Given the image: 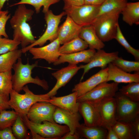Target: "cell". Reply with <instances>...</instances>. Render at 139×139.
Masks as SVG:
<instances>
[{
  "mask_svg": "<svg viewBox=\"0 0 139 139\" xmlns=\"http://www.w3.org/2000/svg\"><path fill=\"white\" fill-rule=\"evenodd\" d=\"M18 5L10 22L13 30V39L20 42L23 48L36 40L28 23L32 19L34 11L27 8L24 4Z\"/></svg>",
  "mask_w": 139,
  "mask_h": 139,
  "instance_id": "6da1fadb",
  "label": "cell"
},
{
  "mask_svg": "<svg viewBox=\"0 0 139 139\" xmlns=\"http://www.w3.org/2000/svg\"><path fill=\"white\" fill-rule=\"evenodd\" d=\"M38 64L37 61L30 64L28 60L27 64H24L21 57L18 59L13 68L14 73L12 75V80L14 90L20 93L23 90L25 85L30 83L40 86L45 90H48L49 86L45 80L41 79L38 76L35 78L32 77V71L34 68L38 66Z\"/></svg>",
  "mask_w": 139,
  "mask_h": 139,
  "instance_id": "7a4b0ae2",
  "label": "cell"
},
{
  "mask_svg": "<svg viewBox=\"0 0 139 139\" xmlns=\"http://www.w3.org/2000/svg\"><path fill=\"white\" fill-rule=\"evenodd\" d=\"M25 93L21 94L13 89L10 93L8 104L21 118L27 116L31 107L35 103L41 101L47 102L50 98L47 93L36 94L29 89L27 85L23 88Z\"/></svg>",
  "mask_w": 139,
  "mask_h": 139,
  "instance_id": "3957f363",
  "label": "cell"
},
{
  "mask_svg": "<svg viewBox=\"0 0 139 139\" xmlns=\"http://www.w3.org/2000/svg\"><path fill=\"white\" fill-rule=\"evenodd\" d=\"M120 12H110L98 15L92 25L103 42L115 39Z\"/></svg>",
  "mask_w": 139,
  "mask_h": 139,
  "instance_id": "277c9868",
  "label": "cell"
},
{
  "mask_svg": "<svg viewBox=\"0 0 139 139\" xmlns=\"http://www.w3.org/2000/svg\"><path fill=\"white\" fill-rule=\"evenodd\" d=\"M21 118L31 132H34L45 139H60L70 132L69 128L66 125L47 121L43 122L42 124L36 123L29 120L27 116Z\"/></svg>",
  "mask_w": 139,
  "mask_h": 139,
  "instance_id": "5b68a950",
  "label": "cell"
},
{
  "mask_svg": "<svg viewBox=\"0 0 139 139\" xmlns=\"http://www.w3.org/2000/svg\"><path fill=\"white\" fill-rule=\"evenodd\" d=\"M100 6L85 4L79 6L64 4L63 9L66 15L82 27L92 24L98 15Z\"/></svg>",
  "mask_w": 139,
  "mask_h": 139,
  "instance_id": "8992f818",
  "label": "cell"
},
{
  "mask_svg": "<svg viewBox=\"0 0 139 139\" xmlns=\"http://www.w3.org/2000/svg\"><path fill=\"white\" fill-rule=\"evenodd\" d=\"M45 14L44 19L47 24L45 31L43 34L34 42L21 49L22 53L28 51L32 47L39 46L41 47L48 41L51 42L58 37V30L61 19L66 12H63L60 14L55 15L51 10H49Z\"/></svg>",
  "mask_w": 139,
  "mask_h": 139,
  "instance_id": "52a82bcc",
  "label": "cell"
},
{
  "mask_svg": "<svg viewBox=\"0 0 139 139\" xmlns=\"http://www.w3.org/2000/svg\"><path fill=\"white\" fill-rule=\"evenodd\" d=\"M114 97L117 104V120L130 122L139 115V102L132 101L120 92H117Z\"/></svg>",
  "mask_w": 139,
  "mask_h": 139,
  "instance_id": "ba28073f",
  "label": "cell"
},
{
  "mask_svg": "<svg viewBox=\"0 0 139 139\" xmlns=\"http://www.w3.org/2000/svg\"><path fill=\"white\" fill-rule=\"evenodd\" d=\"M91 101L97 108L101 117L102 127L107 129L117 120V104L114 97H107Z\"/></svg>",
  "mask_w": 139,
  "mask_h": 139,
  "instance_id": "9c48e42d",
  "label": "cell"
},
{
  "mask_svg": "<svg viewBox=\"0 0 139 139\" xmlns=\"http://www.w3.org/2000/svg\"><path fill=\"white\" fill-rule=\"evenodd\" d=\"M56 108L47 102H37L31 107L27 116L29 120L36 123L41 124L45 121L55 123L53 115Z\"/></svg>",
  "mask_w": 139,
  "mask_h": 139,
  "instance_id": "30bf717a",
  "label": "cell"
},
{
  "mask_svg": "<svg viewBox=\"0 0 139 139\" xmlns=\"http://www.w3.org/2000/svg\"><path fill=\"white\" fill-rule=\"evenodd\" d=\"M119 83L115 82H102L91 91L77 98V101H97L102 99L114 97L118 90Z\"/></svg>",
  "mask_w": 139,
  "mask_h": 139,
  "instance_id": "8fae6325",
  "label": "cell"
},
{
  "mask_svg": "<svg viewBox=\"0 0 139 139\" xmlns=\"http://www.w3.org/2000/svg\"><path fill=\"white\" fill-rule=\"evenodd\" d=\"M60 45L57 38L46 45L39 47H33L28 51L32 55L33 59H43L49 64H53L61 55L59 52Z\"/></svg>",
  "mask_w": 139,
  "mask_h": 139,
  "instance_id": "7c38bea8",
  "label": "cell"
},
{
  "mask_svg": "<svg viewBox=\"0 0 139 139\" xmlns=\"http://www.w3.org/2000/svg\"><path fill=\"white\" fill-rule=\"evenodd\" d=\"M118 51L107 53L102 49L97 50L88 63L80 66L81 68L84 70L81 80L83 79L85 74L92 68L99 67L103 69L106 68L109 63L118 57Z\"/></svg>",
  "mask_w": 139,
  "mask_h": 139,
  "instance_id": "4fadbf2b",
  "label": "cell"
},
{
  "mask_svg": "<svg viewBox=\"0 0 139 139\" xmlns=\"http://www.w3.org/2000/svg\"><path fill=\"white\" fill-rule=\"evenodd\" d=\"M79 102V112L83 117L84 124L88 126L102 127V121L97 108L90 101Z\"/></svg>",
  "mask_w": 139,
  "mask_h": 139,
  "instance_id": "5bb4252c",
  "label": "cell"
},
{
  "mask_svg": "<svg viewBox=\"0 0 139 139\" xmlns=\"http://www.w3.org/2000/svg\"><path fill=\"white\" fill-rule=\"evenodd\" d=\"M81 69L80 66L76 65L69 64L67 67L52 73L57 81L53 88L47 93L48 95L50 98L54 96L58 90L64 86Z\"/></svg>",
  "mask_w": 139,
  "mask_h": 139,
  "instance_id": "9a60e30c",
  "label": "cell"
},
{
  "mask_svg": "<svg viewBox=\"0 0 139 139\" xmlns=\"http://www.w3.org/2000/svg\"><path fill=\"white\" fill-rule=\"evenodd\" d=\"M108 75L107 67L101 69L85 81L80 82L75 85L72 92L77 93V97L80 96L91 91L100 83L106 82Z\"/></svg>",
  "mask_w": 139,
  "mask_h": 139,
  "instance_id": "2e32d148",
  "label": "cell"
},
{
  "mask_svg": "<svg viewBox=\"0 0 139 139\" xmlns=\"http://www.w3.org/2000/svg\"><path fill=\"white\" fill-rule=\"evenodd\" d=\"M53 117L56 123L67 126L69 129L70 133L72 134L75 133L77 127L80 124L79 121L81 116L79 112L73 113L56 107Z\"/></svg>",
  "mask_w": 139,
  "mask_h": 139,
  "instance_id": "e0dca14e",
  "label": "cell"
},
{
  "mask_svg": "<svg viewBox=\"0 0 139 139\" xmlns=\"http://www.w3.org/2000/svg\"><path fill=\"white\" fill-rule=\"evenodd\" d=\"M67 15L65 21L58 29L57 38L61 44L79 37L82 27Z\"/></svg>",
  "mask_w": 139,
  "mask_h": 139,
  "instance_id": "ac0fdd59",
  "label": "cell"
},
{
  "mask_svg": "<svg viewBox=\"0 0 139 139\" xmlns=\"http://www.w3.org/2000/svg\"><path fill=\"white\" fill-rule=\"evenodd\" d=\"M108 75L107 82L113 81L117 83H129L139 82V72L131 74L119 68L112 63L108 65Z\"/></svg>",
  "mask_w": 139,
  "mask_h": 139,
  "instance_id": "d6986e66",
  "label": "cell"
},
{
  "mask_svg": "<svg viewBox=\"0 0 139 139\" xmlns=\"http://www.w3.org/2000/svg\"><path fill=\"white\" fill-rule=\"evenodd\" d=\"M96 52L95 49L89 48V49L75 53L61 54L53 64L56 65L65 62L75 65L81 62L87 64L90 61Z\"/></svg>",
  "mask_w": 139,
  "mask_h": 139,
  "instance_id": "ffe728a7",
  "label": "cell"
},
{
  "mask_svg": "<svg viewBox=\"0 0 139 139\" xmlns=\"http://www.w3.org/2000/svg\"><path fill=\"white\" fill-rule=\"evenodd\" d=\"M77 94L76 92L63 96L50 98L48 102L61 108L72 112H79V102H77Z\"/></svg>",
  "mask_w": 139,
  "mask_h": 139,
  "instance_id": "44dd1931",
  "label": "cell"
},
{
  "mask_svg": "<svg viewBox=\"0 0 139 139\" xmlns=\"http://www.w3.org/2000/svg\"><path fill=\"white\" fill-rule=\"evenodd\" d=\"M79 37L87 44L90 48L98 50L102 49L105 46L103 42L97 35L92 25L82 27Z\"/></svg>",
  "mask_w": 139,
  "mask_h": 139,
  "instance_id": "7402d4cb",
  "label": "cell"
},
{
  "mask_svg": "<svg viewBox=\"0 0 139 139\" xmlns=\"http://www.w3.org/2000/svg\"><path fill=\"white\" fill-rule=\"evenodd\" d=\"M107 130L101 126H88L84 124L77 127L76 132L81 138L88 139H106Z\"/></svg>",
  "mask_w": 139,
  "mask_h": 139,
  "instance_id": "603a6c76",
  "label": "cell"
},
{
  "mask_svg": "<svg viewBox=\"0 0 139 139\" xmlns=\"http://www.w3.org/2000/svg\"><path fill=\"white\" fill-rule=\"evenodd\" d=\"M123 20L130 26L139 24V2H127L121 11Z\"/></svg>",
  "mask_w": 139,
  "mask_h": 139,
  "instance_id": "cb8c5ba5",
  "label": "cell"
},
{
  "mask_svg": "<svg viewBox=\"0 0 139 139\" xmlns=\"http://www.w3.org/2000/svg\"><path fill=\"white\" fill-rule=\"evenodd\" d=\"M22 54L21 49H18L0 55V72L12 70L13 65L21 57Z\"/></svg>",
  "mask_w": 139,
  "mask_h": 139,
  "instance_id": "d4e9b609",
  "label": "cell"
},
{
  "mask_svg": "<svg viewBox=\"0 0 139 139\" xmlns=\"http://www.w3.org/2000/svg\"><path fill=\"white\" fill-rule=\"evenodd\" d=\"M60 46L59 52L61 54H68L81 51L86 49L89 47L83 39L77 37L63 44Z\"/></svg>",
  "mask_w": 139,
  "mask_h": 139,
  "instance_id": "484cf974",
  "label": "cell"
},
{
  "mask_svg": "<svg viewBox=\"0 0 139 139\" xmlns=\"http://www.w3.org/2000/svg\"><path fill=\"white\" fill-rule=\"evenodd\" d=\"M112 127L119 139H134L130 122L116 120Z\"/></svg>",
  "mask_w": 139,
  "mask_h": 139,
  "instance_id": "4316f807",
  "label": "cell"
},
{
  "mask_svg": "<svg viewBox=\"0 0 139 139\" xmlns=\"http://www.w3.org/2000/svg\"><path fill=\"white\" fill-rule=\"evenodd\" d=\"M127 1L128 0H105L100 6L98 15L110 12H121Z\"/></svg>",
  "mask_w": 139,
  "mask_h": 139,
  "instance_id": "83f0119b",
  "label": "cell"
},
{
  "mask_svg": "<svg viewBox=\"0 0 139 139\" xmlns=\"http://www.w3.org/2000/svg\"><path fill=\"white\" fill-rule=\"evenodd\" d=\"M60 0H20L19 2L11 5V7L20 4H28L32 6L37 13H39L41 7L43 6L42 12L44 13L49 10L52 5L59 2Z\"/></svg>",
  "mask_w": 139,
  "mask_h": 139,
  "instance_id": "f1b7e54d",
  "label": "cell"
},
{
  "mask_svg": "<svg viewBox=\"0 0 139 139\" xmlns=\"http://www.w3.org/2000/svg\"><path fill=\"white\" fill-rule=\"evenodd\" d=\"M12 70L0 72V94L9 99L13 89Z\"/></svg>",
  "mask_w": 139,
  "mask_h": 139,
  "instance_id": "f546056e",
  "label": "cell"
},
{
  "mask_svg": "<svg viewBox=\"0 0 139 139\" xmlns=\"http://www.w3.org/2000/svg\"><path fill=\"white\" fill-rule=\"evenodd\" d=\"M119 92L132 101H139V82L128 83L119 89Z\"/></svg>",
  "mask_w": 139,
  "mask_h": 139,
  "instance_id": "4dcf8cb0",
  "label": "cell"
},
{
  "mask_svg": "<svg viewBox=\"0 0 139 139\" xmlns=\"http://www.w3.org/2000/svg\"><path fill=\"white\" fill-rule=\"evenodd\" d=\"M111 63L123 71L127 72H139V61L125 60L121 57H117Z\"/></svg>",
  "mask_w": 139,
  "mask_h": 139,
  "instance_id": "1f68e13d",
  "label": "cell"
},
{
  "mask_svg": "<svg viewBox=\"0 0 139 139\" xmlns=\"http://www.w3.org/2000/svg\"><path fill=\"white\" fill-rule=\"evenodd\" d=\"M18 116L16 112L12 110H5L0 112V130L12 126Z\"/></svg>",
  "mask_w": 139,
  "mask_h": 139,
  "instance_id": "d6a6232c",
  "label": "cell"
},
{
  "mask_svg": "<svg viewBox=\"0 0 139 139\" xmlns=\"http://www.w3.org/2000/svg\"><path fill=\"white\" fill-rule=\"evenodd\" d=\"M115 39L129 53L134 56L136 61H139V50L134 48L129 44L123 35L119 24L118 25L117 32Z\"/></svg>",
  "mask_w": 139,
  "mask_h": 139,
  "instance_id": "836d02e7",
  "label": "cell"
},
{
  "mask_svg": "<svg viewBox=\"0 0 139 139\" xmlns=\"http://www.w3.org/2000/svg\"><path fill=\"white\" fill-rule=\"evenodd\" d=\"M19 42L4 37L0 39V55L18 49Z\"/></svg>",
  "mask_w": 139,
  "mask_h": 139,
  "instance_id": "e575fe53",
  "label": "cell"
},
{
  "mask_svg": "<svg viewBox=\"0 0 139 139\" xmlns=\"http://www.w3.org/2000/svg\"><path fill=\"white\" fill-rule=\"evenodd\" d=\"M25 126L21 117L18 115L12 128L13 133L16 138L23 139L26 137L27 132Z\"/></svg>",
  "mask_w": 139,
  "mask_h": 139,
  "instance_id": "d590c367",
  "label": "cell"
},
{
  "mask_svg": "<svg viewBox=\"0 0 139 139\" xmlns=\"http://www.w3.org/2000/svg\"><path fill=\"white\" fill-rule=\"evenodd\" d=\"M7 10L4 11L0 17V36L8 38V36L5 31V25L8 20L10 18V14H8Z\"/></svg>",
  "mask_w": 139,
  "mask_h": 139,
  "instance_id": "8d00e7d4",
  "label": "cell"
},
{
  "mask_svg": "<svg viewBox=\"0 0 139 139\" xmlns=\"http://www.w3.org/2000/svg\"><path fill=\"white\" fill-rule=\"evenodd\" d=\"M11 127L0 130V139H15Z\"/></svg>",
  "mask_w": 139,
  "mask_h": 139,
  "instance_id": "74e56055",
  "label": "cell"
},
{
  "mask_svg": "<svg viewBox=\"0 0 139 139\" xmlns=\"http://www.w3.org/2000/svg\"><path fill=\"white\" fill-rule=\"evenodd\" d=\"M133 130L134 139H139V115L130 122Z\"/></svg>",
  "mask_w": 139,
  "mask_h": 139,
  "instance_id": "f35d334b",
  "label": "cell"
},
{
  "mask_svg": "<svg viewBox=\"0 0 139 139\" xmlns=\"http://www.w3.org/2000/svg\"><path fill=\"white\" fill-rule=\"evenodd\" d=\"M9 100L7 98L0 94V112L3 110L11 108L8 104Z\"/></svg>",
  "mask_w": 139,
  "mask_h": 139,
  "instance_id": "ab89813d",
  "label": "cell"
},
{
  "mask_svg": "<svg viewBox=\"0 0 139 139\" xmlns=\"http://www.w3.org/2000/svg\"><path fill=\"white\" fill-rule=\"evenodd\" d=\"M107 129V132L106 139H119L116 133L112 126L109 127Z\"/></svg>",
  "mask_w": 139,
  "mask_h": 139,
  "instance_id": "60d3db41",
  "label": "cell"
},
{
  "mask_svg": "<svg viewBox=\"0 0 139 139\" xmlns=\"http://www.w3.org/2000/svg\"><path fill=\"white\" fill-rule=\"evenodd\" d=\"M64 4L74 6H81L84 4V0H63Z\"/></svg>",
  "mask_w": 139,
  "mask_h": 139,
  "instance_id": "b9f144b4",
  "label": "cell"
},
{
  "mask_svg": "<svg viewBox=\"0 0 139 139\" xmlns=\"http://www.w3.org/2000/svg\"><path fill=\"white\" fill-rule=\"evenodd\" d=\"M105 0H84V4L94 6H100Z\"/></svg>",
  "mask_w": 139,
  "mask_h": 139,
  "instance_id": "7bdbcfd3",
  "label": "cell"
},
{
  "mask_svg": "<svg viewBox=\"0 0 139 139\" xmlns=\"http://www.w3.org/2000/svg\"><path fill=\"white\" fill-rule=\"evenodd\" d=\"M79 135L76 133L74 134H71L70 132L67 133L61 138V139H81Z\"/></svg>",
  "mask_w": 139,
  "mask_h": 139,
  "instance_id": "ee69618b",
  "label": "cell"
},
{
  "mask_svg": "<svg viewBox=\"0 0 139 139\" xmlns=\"http://www.w3.org/2000/svg\"><path fill=\"white\" fill-rule=\"evenodd\" d=\"M8 1V0H0V10H1L5 2Z\"/></svg>",
  "mask_w": 139,
  "mask_h": 139,
  "instance_id": "f6af8a7d",
  "label": "cell"
},
{
  "mask_svg": "<svg viewBox=\"0 0 139 139\" xmlns=\"http://www.w3.org/2000/svg\"><path fill=\"white\" fill-rule=\"evenodd\" d=\"M4 11H2V10H0V17L4 12Z\"/></svg>",
  "mask_w": 139,
  "mask_h": 139,
  "instance_id": "bcb514c9",
  "label": "cell"
},
{
  "mask_svg": "<svg viewBox=\"0 0 139 139\" xmlns=\"http://www.w3.org/2000/svg\"><path fill=\"white\" fill-rule=\"evenodd\" d=\"M2 38V36H0V39Z\"/></svg>",
  "mask_w": 139,
  "mask_h": 139,
  "instance_id": "7dc6e473",
  "label": "cell"
}]
</instances>
